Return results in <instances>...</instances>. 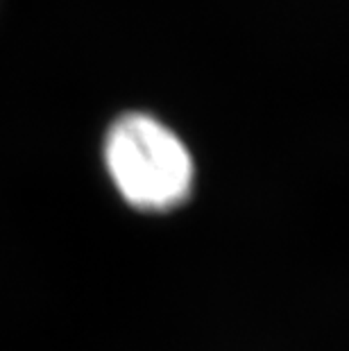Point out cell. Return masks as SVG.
<instances>
[{"label":"cell","instance_id":"1","mask_svg":"<svg viewBox=\"0 0 349 351\" xmlns=\"http://www.w3.org/2000/svg\"><path fill=\"white\" fill-rule=\"evenodd\" d=\"M105 166L121 197L139 211H170L184 204L195 182L184 141L168 125L139 111L109 127Z\"/></svg>","mask_w":349,"mask_h":351}]
</instances>
